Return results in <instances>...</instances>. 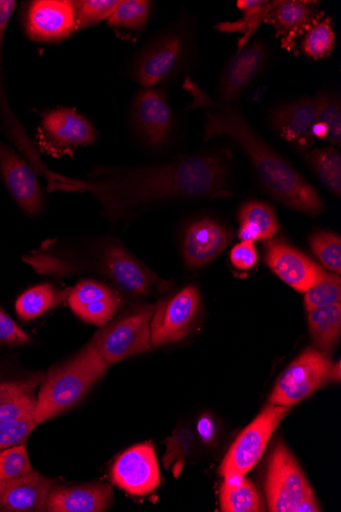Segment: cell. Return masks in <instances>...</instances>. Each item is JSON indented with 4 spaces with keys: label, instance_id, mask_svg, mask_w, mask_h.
Returning a JSON list of instances; mask_svg holds the SVG:
<instances>
[{
    "label": "cell",
    "instance_id": "cell-37",
    "mask_svg": "<svg viewBox=\"0 0 341 512\" xmlns=\"http://www.w3.org/2000/svg\"><path fill=\"white\" fill-rule=\"evenodd\" d=\"M37 398L32 393H26L11 398L0 404V423L19 420V418L34 416Z\"/></svg>",
    "mask_w": 341,
    "mask_h": 512
},
{
    "label": "cell",
    "instance_id": "cell-21",
    "mask_svg": "<svg viewBox=\"0 0 341 512\" xmlns=\"http://www.w3.org/2000/svg\"><path fill=\"white\" fill-rule=\"evenodd\" d=\"M113 501V488L102 483L83 486H54L48 494L46 511L50 512H102Z\"/></svg>",
    "mask_w": 341,
    "mask_h": 512
},
{
    "label": "cell",
    "instance_id": "cell-20",
    "mask_svg": "<svg viewBox=\"0 0 341 512\" xmlns=\"http://www.w3.org/2000/svg\"><path fill=\"white\" fill-rule=\"evenodd\" d=\"M55 481L33 471L30 474L8 480H0V511H46V501Z\"/></svg>",
    "mask_w": 341,
    "mask_h": 512
},
{
    "label": "cell",
    "instance_id": "cell-25",
    "mask_svg": "<svg viewBox=\"0 0 341 512\" xmlns=\"http://www.w3.org/2000/svg\"><path fill=\"white\" fill-rule=\"evenodd\" d=\"M310 334L316 347L330 353L341 334V303L321 307L308 312Z\"/></svg>",
    "mask_w": 341,
    "mask_h": 512
},
{
    "label": "cell",
    "instance_id": "cell-39",
    "mask_svg": "<svg viewBox=\"0 0 341 512\" xmlns=\"http://www.w3.org/2000/svg\"><path fill=\"white\" fill-rule=\"evenodd\" d=\"M31 338L18 323L2 308H0V345L17 347L27 345Z\"/></svg>",
    "mask_w": 341,
    "mask_h": 512
},
{
    "label": "cell",
    "instance_id": "cell-29",
    "mask_svg": "<svg viewBox=\"0 0 341 512\" xmlns=\"http://www.w3.org/2000/svg\"><path fill=\"white\" fill-rule=\"evenodd\" d=\"M316 122L328 130L326 142L334 147L341 146V100L335 90L324 89L314 97Z\"/></svg>",
    "mask_w": 341,
    "mask_h": 512
},
{
    "label": "cell",
    "instance_id": "cell-13",
    "mask_svg": "<svg viewBox=\"0 0 341 512\" xmlns=\"http://www.w3.org/2000/svg\"><path fill=\"white\" fill-rule=\"evenodd\" d=\"M268 122L283 141L305 155L316 141L313 133L316 123L314 97L279 104L270 112Z\"/></svg>",
    "mask_w": 341,
    "mask_h": 512
},
{
    "label": "cell",
    "instance_id": "cell-24",
    "mask_svg": "<svg viewBox=\"0 0 341 512\" xmlns=\"http://www.w3.org/2000/svg\"><path fill=\"white\" fill-rule=\"evenodd\" d=\"M269 0H238L237 9L241 12V18L232 22H221L215 26V30L222 33H239L241 37L237 41V52L241 51L252 41L262 23L270 6Z\"/></svg>",
    "mask_w": 341,
    "mask_h": 512
},
{
    "label": "cell",
    "instance_id": "cell-23",
    "mask_svg": "<svg viewBox=\"0 0 341 512\" xmlns=\"http://www.w3.org/2000/svg\"><path fill=\"white\" fill-rule=\"evenodd\" d=\"M238 221V237L241 241L268 242L279 229L274 209L260 201L243 204L238 211Z\"/></svg>",
    "mask_w": 341,
    "mask_h": 512
},
{
    "label": "cell",
    "instance_id": "cell-5",
    "mask_svg": "<svg viewBox=\"0 0 341 512\" xmlns=\"http://www.w3.org/2000/svg\"><path fill=\"white\" fill-rule=\"evenodd\" d=\"M289 411V407L268 404L254 422L236 438L224 457L219 474L224 480L241 479L255 467Z\"/></svg>",
    "mask_w": 341,
    "mask_h": 512
},
{
    "label": "cell",
    "instance_id": "cell-18",
    "mask_svg": "<svg viewBox=\"0 0 341 512\" xmlns=\"http://www.w3.org/2000/svg\"><path fill=\"white\" fill-rule=\"evenodd\" d=\"M0 173L18 206L35 217L43 209L44 197L32 168L11 148L0 144Z\"/></svg>",
    "mask_w": 341,
    "mask_h": 512
},
{
    "label": "cell",
    "instance_id": "cell-17",
    "mask_svg": "<svg viewBox=\"0 0 341 512\" xmlns=\"http://www.w3.org/2000/svg\"><path fill=\"white\" fill-rule=\"evenodd\" d=\"M232 239V231L213 218L204 217L191 222L183 238L185 265L199 268L210 263L228 247Z\"/></svg>",
    "mask_w": 341,
    "mask_h": 512
},
{
    "label": "cell",
    "instance_id": "cell-9",
    "mask_svg": "<svg viewBox=\"0 0 341 512\" xmlns=\"http://www.w3.org/2000/svg\"><path fill=\"white\" fill-rule=\"evenodd\" d=\"M201 307L198 289L188 286L161 300L151 322V346L158 348L183 340L196 320Z\"/></svg>",
    "mask_w": 341,
    "mask_h": 512
},
{
    "label": "cell",
    "instance_id": "cell-32",
    "mask_svg": "<svg viewBox=\"0 0 341 512\" xmlns=\"http://www.w3.org/2000/svg\"><path fill=\"white\" fill-rule=\"evenodd\" d=\"M314 255L333 272L341 273V240L331 231H317L309 241Z\"/></svg>",
    "mask_w": 341,
    "mask_h": 512
},
{
    "label": "cell",
    "instance_id": "cell-15",
    "mask_svg": "<svg viewBox=\"0 0 341 512\" xmlns=\"http://www.w3.org/2000/svg\"><path fill=\"white\" fill-rule=\"evenodd\" d=\"M318 2L310 0H275L271 2L264 23L271 25L282 49L292 52L297 40L324 17Z\"/></svg>",
    "mask_w": 341,
    "mask_h": 512
},
{
    "label": "cell",
    "instance_id": "cell-33",
    "mask_svg": "<svg viewBox=\"0 0 341 512\" xmlns=\"http://www.w3.org/2000/svg\"><path fill=\"white\" fill-rule=\"evenodd\" d=\"M340 301L341 278L337 273H326L319 284L305 293V306L308 312Z\"/></svg>",
    "mask_w": 341,
    "mask_h": 512
},
{
    "label": "cell",
    "instance_id": "cell-30",
    "mask_svg": "<svg viewBox=\"0 0 341 512\" xmlns=\"http://www.w3.org/2000/svg\"><path fill=\"white\" fill-rule=\"evenodd\" d=\"M336 35L330 17L318 20L305 33L302 40V52L313 60H321L331 55L335 49Z\"/></svg>",
    "mask_w": 341,
    "mask_h": 512
},
{
    "label": "cell",
    "instance_id": "cell-44",
    "mask_svg": "<svg viewBox=\"0 0 341 512\" xmlns=\"http://www.w3.org/2000/svg\"><path fill=\"white\" fill-rule=\"evenodd\" d=\"M340 378H341V376H340V362H337L335 365H332V367H331V369L329 371L326 383H328L330 381H337V382H339Z\"/></svg>",
    "mask_w": 341,
    "mask_h": 512
},
{
    "label": "cell",
    "instance_id": "cell-28",
    "mask_svg": "<svg viewBox=\"0 0 341 512\" xmlns=\"http://www.w3.org/2000/svg\"><path fill=\"white\" fill-rule=\"evenodd\" d=\"M305 161L325 188L341 196V155L334 147L321 148L305 154Z\"/></svg>",
    "mask_w": 341,
    "mask_h": 512
},
{
    "label": "cell",
    "instance_id": "cell-41",
    "mask_svg": "<svg viewBox=\"0 0 341 512\" xmlns=\"http://www.w3.org/2000/svg\"><path fill=\"white\" fill-rule=\"evenodd\" d=\"M258 259L259 256L254 242L242 241L230 253L232 265L241 270L253 268L257 264Z\"/></svg>",
    "mask_w": 341,
    "mask_h": 512
},
{
    "label": "cell",
    "instance_id": "cell-10",
    "mask_svg": "<svg viewBox=\"0 0 341 512\" xmlns=\"http://www.w3.org/2000/svg\"><path fill=\"white\" fill-rule=\"evenodd\" d=\"M133 127L151 149L162 148L172 132L173 112L163 88H142L131 108Z\"/></svg>",
    "mask_w": 341,
    "mask_h": 512
},
{
    "label": "cell",
    "instance_id": "cell-27",
    "mask_svg": "<svg viewBox=\"0 0 341 512\" xmlns=\"http://www.w3.org/2000/svg\"><path fill=\"white\" fill-rule=\"evenodd\" d=\"M220 507L224 512H258L261 503L255 485L247 478L224 480L220 489Z\"/></svg>",
    "mask_w": 341,
    "mask_h": 512
},
{
    "label": "cell",
    "instance_id": "cell-43",
    "mask_svg": "<svg viewBox=\"0 0 341 512\" xmlns=\"http://www.w3.org/2000/svg\"><path fill=\"white\" fill-rule=\"evenodd\" d=\"M321 511L315 494L312 493L305 497L296 507L295 512H318Z\"/></svg>",
    "mask_w": 341,
    "mask_h": 512
},
{
    "label": "cell",
    "instance_id": "cell-16",
    "mask_svg": "<svg viewBox=\"0 0 341 512\" xmlns=\"http://www.w3.org/2000/svg\"><path fill=\"white\" fill-rule=\"evenodd\" d=\"M25 29L28 36L39 42H56L76 30L73 2L66 0H35L26 12Z\"/></svg>",
    "mask_w": 341,
    "mask_h": 512
},
{
    "label": "cell",
    "instance_id": "cell-36",
    "mask_svg": "<svg viewBox=\"0 0 341 512\" xmlns=\"http://www.w3.org/2000/svg\"><path fill=\"white\" fill-rule=\"evenodd\" d=\"M36 427L34 416H27L19 418V420L0 423V450L25 445Z\"/></svg>",
    "mask_w": 341,
    "mask_h": 512
},
{
    "label": "cell",
    "instance_id": "cell-1",
    "mask_svg": "<svg viewBox=\"0 0 341 512\" xmlns=\"http://www.w3.org/2000/svg\"><path fill=\"white\" fill-rule=\"evenodd\" d=\"M47 174L48 189L90 195L112 224L160 202L233 196L229 189V166L216 153L181 156L167 163L141 167H96L83 178Z\"/></svg>",
    "mask_w": 341,
    "mask_h": 512
},
{
    "label": "cell",
    "instance_id": "cell-12",
    "mask_svg": "<svg viewBox=\"0 0 341 512\" xmlns=\"http://www.w3.org/2000/svg\"><path fill=\"white\" fill-rule=\"evenodd\" d=\"M111 477L120 489L134 496L154 492L161 483L155 448L151 443L135 445L116 459Z\"/></svg>",
    "mask_w": 341,
    "mask_h": 512
},
{
    "label": "cell",
    "instance_id": "cell-7",
    "mask_svg": "<svg viewBox=\"0 0 341 512\" xmlns=\"http://www.w3.org/2000/svg\"><path fill=\"white\" fill-rule=\"evenodd\" d=\"M265 493L272 512H295L299 503L314 493L297 459L283 443L272 451Z\"/></svg>",
    "mask_w": 341,
    "mask_h": 512
},
{
    "label": "cell",
    "instance_id": "cell-2",
    "mask_svg": "<svg viewBox=\"0 0 341 512\" xmlns=\"http://www.w3.org/2000/svg\"><path fill=\"white\" fill-rule=\"evenodd\" d=\"M183 88L192 99L188 109L205 112L204 141L231 139L249 158L263 189L283 206L311 217L324 212V202L314 186L265 141L236 107L212 99L190 77L185 78Z\"/></svg>",
    "mask_w": 341,
    "mask_h": 512
},
{
    "label": "cell",
    "instance_id": "cell-26",
    "mask_svg": "<svg viewBox=\"0 0 341 512\" xmlns=\"http://www.w3.org/2000/svg\"><path fill=\"white\" fill-rule=\"evenodd\" d=\"M68 294L69 291H62L50 284L38 285L20 296L16 302L17 314L24 321L36 319L58 307L68 298Z\"/></svg>",
    "mask_w": 341,
    "mask_h": 512
},
{
    "label": "cell",
    "instance_id": "cell-14",
    "mask_svg": "<svg viewBox=\"0 0 341 512\" xmlns=\"http://www.w3.org/2000/svg\"><path fill=\"white\" fill-rule=\"evenodd\" d=\"M265 262L285 284L300 293L315 287L326 274L308 256L282 240L267 242Z\"/></svg>",
    "mask_w": 341,
    "mask_h": 512
},
{
    "label": "cell",
    "instance_id": "cell-22",
    "mask_svg": "<svg viewBox=\"0 0 341 512\" xmlns=\"http://www.w3.org/2000/svg\"><path fill=\"white\" fill-rule=\"evenodd\" d=\"M43 128L58 151L91 145L96 131L82 115L72 109H56L43 117Z\"/></svg>",
    "mask_w": 341,
    "mask_h": 512
},
{
    "label": "cell",
    "instance_id": "cell-34",
    "mask_svg": "<svg viewBox=\"0 0 341 512\" xmlns=\"http://www.w3.org/2000/svg\"><path fill=\"white\" fill-rule=\"evenodd\" d=\"M119 3V0H82V2H73L76 29L86 28L109 19Z\"/></svg>",
    "mask_w": 341,
    "mask_h": 512
},
{
    "label": "cell",
    "instance_id": "cell-11",
    "mask_svg": "<svg viewBox=\"0 0 341 512\" xmlns=\"http://www.w3.org/2000/svg\"><path fill=\"white\" fill-rule=\"evenodd\" d=\"M270 60L267 43L262 39L250 41L236 52L226 65L217 84V100L237 103L243 93L262 75Z\"/></svg>",
    "mask_w": 341,
    "mask_h": 512
},
{
    "label": "cell",
    "instance_id": "cell-4",
    "mask_svg": "<svg viewBox=\"0 0 341 512\" xmlns=\"http://www.w3.org/2000/svg\"><path fill=\"white\" fill-rule=\"evenodd\" d=\"M154 311L155 306L150 304L128 308L95 333L90 342L111 365L128 357L150 352Z\"/></svg>",
    "mask_w": 341,
    "mask_h": 512
},
{
    "label": "cell",
    "instance_id": "cell-35",
    "mask_svg": "<svg viewBox=\"0 0 341 512\" xmlns=\"http://www.w3.org/2000/svg\"><path fill=\"white\" fill-rule=\"evenodd\" d=\"M33 471L25 445L14 446L0 453V480L20 478Z\"/></svg>",
    "mask_w": 341,
    "mask_h": 512
},
{
    "label": "cell",
    "instance_id": "cell-42",
    "mask_svg": "<svg viewBox=\"0 0 341 512\" xmlns=\"http://www.w3.org/2000/svg\"><path fill=\"white\" fill-rule=\"evenodd\" d=\"M198 433L202 441L211 444L217 434V425L210 415H204L198 423Z\"/></svg>",
    "mask_w": 341,
    "mask_h": 512
},
{
    "label": "cell",
    "instance_id": "cell-31",
    "mask_svg": "<svg viewBox=\"0 0 341 512\" xmlns=\"http://www.w3.org/2000/svg\"><path fill=\"white\" fill-rule=\"evenodd\" d=\"M152 7L153 3L146 0H124L108 19V24L113 28L138 32L148 24Z\"/></svg>",
    "mask_w": 341,
    "mask_h": 512
},
{
    "label": "cell",
    "instance_id": "cell-19",
    "mask_svg": "<svg viewBox=\"0 0 341 512\" xmlns=\"http://www.w3.org/2000/svg\"><path fill=\"white\" fill-rule=\"evenodd\" d=\"M67 300L80 319L100 328L113 319L122 302L116 290L94 279L78 283L69 291Z\"/></svg>",
    "mask_w": 341,
    "mask_h": 512
},
{
    "label": "cell",
    "instance_id": "cell-6",
    "mask_svg": "<svg viewBox=\"0 0 341 512\" xmlns=\"http://www.w3.org/2000/svg\"><path fill=\"white\" fill-rule=\"evenodd\" d=\"M188 30L164 32L145 46L135 59L131 77L143 88L156 87L183 65L190 46Z\"/></svg>",
    "mask_w": 341,
    "mask_h": 512
},
{
    "label": "cell",
    "instance_id": "cell-38",
    "mask_svg": "<svg viewBox=\"0 0 341 512\" xmlns=\"http://www.w3.org/2000/svg\"><path fill=\"white\" fill-rule=\"evenodd\" d=\"M194 436L189 429H179L166 440V453L163 457V462L166 470L171 468V465L178 462H183L184 457L189 452Z\"/></svg>",
    "mask_w": 341,
    "mask_h": 512
},
{
    "label": "cell",
    "instance_id": "cell-3",
    "mask_svg": "<svg viewBox=\"0 0 341 512\" xmlns=\"http://www.w3.org/2000/svg\"><path fill=\"white\" fill-rule=\"evenodd\" d=\"M110 366L89 341L73 357L52 369L41 383L34 413L36 425L73 407L107 374Z\"/></svg>",
    "mask_w": 341,
    "mask_h": 512
},
{
    "label": "cell",
    "instance_id": "cell-40",
    "mask_svg": "<svg viewBox=\"0 0 341 512\" xmlns=\"http://www.w3.org/2000/svg\"><path fill=\"white\" fill-rule=\"evenodd\" d=\"M44 376L37 375L24 381H12L0 383V404L18 395L32 393L43 382Z\"/></svg>",
    "mask_w": 341,
    "mask_h": 512
},
{
    "label": "cell",
    "instance_id": "cell-8",
    "mask_svg": "<svg viewBox=\"0 0 341 512\" xmlns=\"http://www.w3.org/2000/svg\"><path fill=\"white\" fill-rule=\"evenodd\" d=\"M332 365L326 353L306 350L285 369L269 403L290 408L303 401L326 383Z\"/></svg>",
    "mask_w": 341,
    "mask_h": 512
}]
</instances>
